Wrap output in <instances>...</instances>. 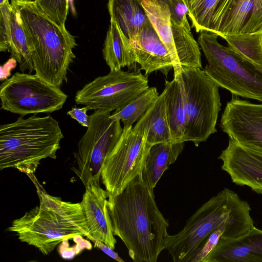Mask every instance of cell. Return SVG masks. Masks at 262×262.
I'll return each mask as SVG.
<instances>
[{
    "label": "cell",
    "instance_id": "cell-1",
    "mask_svg": "<svg viewBox=\"0 0 262 262\" xmlns=\"http://www.w3.org/2000/svg\"><path fill=\"white\" fill-rule=\"evenodd\" d=\"M108 194L114 235L122 241L134 262H156L165 249L169 224L154 191L138 176L120 193Z\"/></svg>",
    "mask_w": 262,
    "mask_h": 262
},
{
    "label": "cell",
    "instance_id": "cell-2",
    "mask_svg": "<svg viewBox=\"0 0 262 262\" xmlns=\"http://www.w3.org/2000/svg\"><path fill=\"white\" fill-rule=\"evenodd\" d=\"M250 205L232 190L224 188L202 205L178 233L164 246L174 262H192L210 234L222 229V237L235 238L254 227Z\"/></svg>",
    "mask_w": 262,
    "mask_h": 262
},
{
    "label": "cell",
    "instance_id": "cell-3",
    "mask_svg": "<svg viewBox=\"0 0 262 262\" xmlns=\"http://www.w3.org/2000/svg\"><path fill=\"white\" fill-rule=\"evenodd\" d=\"M15 8L30 49L35 74L60 88L67 81L77 44L66 29L52 20L34 0H10Z\"/></svg>",
    "mask_w": 262,
    "mask_h": 262
},
{
    "label": "cell",
    "instance_id": "cell-4",
    "mask_svg": "<svg viewBox=\"0 0 262 262\" xmlns=\"http://www.w3.org/2000/svg\"><path fill=\"white\" fill-rule=\"evenodd\" d=\"M39 195V205L13 221L8 229L21 242L48 255L61 242L89 235L81 203L65 202L42 191Z\"/></svg>",
    "mask_w": 262,
    "mask_h": 262
},
{
    "label": "cell",
    "instance_id": "cell-5",
    "mask_svg": "<svg viewBox=\"0 0 262 262\" xmlns=\"http://www.w3.org/2000/svg\"><path fill=\"white\" fill-rule=\"evenodd\" d=\"M63 135L51 116L35 115L0 126V170L13 168L33 174L41 160L56 158Z\"/></svg>",
    "mask_w": 262,
    "mask_h": 262
},
{
    "label": "cell",
    "instance_id": "cell-6",
    "mask_svg": "<svg viewBox=\"0 0 262 262\" xmlns=\"http://www.w3.org/2000/svg\"><path fill=\"white\" fill-rule=\"evenodd\" d=\"M218 36L211 31L200 32L198 43L208 62L203 70L233 95L262 102V70L229 47L219 43Z\"/></svg>",
    "mask_w": 262,
    "mask_h": 262
},
{
    "label": "cell",
    "instance_id": "cell-7",
    "mask_svg": "<svg viewBox=\"0 0 262 262\" xmlns=\"http://www.w3.org/2000/svg\"><path fill=\"white\" fill-rule=\"evenodd\" d=\"M173 78L180 87L186 118L184 142L198 146L216 132L221 106L219 86L198 68L182 67Z\"/></svg>",
    "mask_w": 262,
    "mask_h": 262
},
{
    "label": "cell",
    "instance_id": "cell-8",
    "mask_svg": "<svg viewBox=\"0 0 262 262\" xmlns=\"http://www.w3.org/2000/svg\"><path fill=\"white\" fill-rule=\"evenodd\" d=\"M149 120L150 107L134 126L123 127L119 139L106 157L101 180L108 194L120 193L136 177H141L151 147L147 143Z\"/></svg>",
    "mask_w": 262,
    "mask_h": 262
},
{
    "label": "cell",
    "instance_id": "cell-9",
    "mask_svg": "<svg viewBox=\"0 0 262 262\" xmlns=\"http://www.w3.org/2000/svg\"><path fill=\"white\" fill-rule=\"evenodd\" d=\"M35 74L17 72L1 85V108L24 116L62 108L68 95Z\"/></svg>",
    "mask_w": 262,
    "mask_h": 262
},
{
    "label": "cell",
    "instance_id": "cell-10",
    "mask_svg": "<svg viewBox=\"0 0 262 262\" xmlns=\"http://www.w3.org/2000/svg\"><path fill=\"white\" fill-rule=\"evenodd\" d=\"M111 112L95 110L78 142L75 153L77 167L73 170L84 186L91 181L99 182L105 159L122 134L121 121L111 119Z\"/></svg>",
    "mask_w": 262,
    "mask_h": 262
},
{
    "label": "cell",
    "instance_id": "cell-11",
    "mask_svg": "<svg viewBox=\"0 0 262 262\" xmlns=\"http://www.w3.org/2000/svg\"><path fill=\"white\" fill-rule=\"evenodd\" d=\"M147 75L140 69L130 72L110 70L78 91L74 100L88 110L119 111L148 88Z\"/></svg>",
    "mask_w": 262,
    "mask_h": 262
},
{
    "label": "cell",
    "instance_id": "cell-12",
    "mask_svg": "<svg viewBox=\"0 0 262 262\" xmlns=\"http://www.w3.org/2000/svg\"><path fill=\"white\" fill-rule=\"evenodd\" d=\"M141 3L171 58L174 75L182 67L202 69L199 45L188 21L176 23L170 19L168 6L162 0H141Z\"/></svg>",
    "mask_w": 262,
    "mask_h": 262
},
{
    "label": "cell",
    "instance_id": "cell-13",
    "mask_svg": "<svg viewBox=\"0 0 262 262\" xmlns=\"http://www.w3.org/2000/svg\"><path fill=\"white\" fill-rule=\"evenodd\" d=\"M220 127L229 139L262 154V103H252L233 95L223 112Z\"/></svg>",
    "mask_w": 262,
    "mask_h": 262
},
{
    "label": "cell",
    "instance_id": "cell-14",
    "mask_svg": "<svg viewBox=\"0 0 262 262\" xmlns=\"http://www.w3.org/2000/svg\"><path fill=\"white\" fill-rule=\"evenodd\" d=\"M212 32L222 37L262 32V0H225Z\"/></svg>",
    "mask_w": 262,
    "mask_h": 262
},
{
    "label": "cell",
    "instance_id": "cell-15",
    "mask_svg": "<svg viewBox=\"0 0 262 262\" xmlns=\"http://www.w3.org/2000/svg\"><path fill=\"white\" fill-rule=\"evenodd\" d=\"M219 159L223 161L222 169L229 174L233 182L262 193V154L229 139Z\"/></svg>",
    "mask_w": 262,
    "mask_h": 262
},
{
    "label": "cell",
    "instance_id": "cell-16",
    "mask_svg": "<svg viewBox=\"0 0 262 262\" xmlns=\"http://www.w3.org/2000/svg\"><path fill=\"white\" fill-rule=\"evenodd\" d=\"M84 187L80 203L88 224V235L114 250L117 242L107 208L108 193L100 187L99 182H89Z\"/></svg>",
    "mask_w": 262,
    "mask_h": 262
},
{
    "label": "cell",
    "instance_id": "cell-17",
    "mask_svg": "<svg viewBox=\"0 0 262 262\" xmlns=\"http://www.w3.org/2000/svg\"><path fill=\"white\" fill-rule=\"evenodd\" d=\"M129 41L135 62L146 75L160 71L167 76L173 69L168 52L150 21Z\"/></svg>",
    "mask_w": 262,
    "mask_h": 262
},
{
    "label": "cell",
    "instance_id": "cell-18",
    "mask_svg": "<svg viewBox=\"0 0 262 262\" xmlns=\"http://www.w3.org/2000/svg\"><path fill=\"white\" fill-rule=\"evenodd\" d=\"M203 262H262V230L254 227L237 237H221Z\"/></svg>",
    "mask_w": 262,
    "mask_h": 262
},
{
    "label": "cell",
    "instance_id": "cell-19",
    "mask_svg": "<svg viewBox=\"0 0 262 262\" xmlns=\"http://www.w3.org/2000/svg\"><path fill=\"white\" fill-rule=\"evenodd\" d=\"M184 142L159 143L150 147L143 168L141 179L154 191L164 172L174 163L184 149Z\"/></svg>",
    "mask_w": 262,
    "mask_h": 262
},
{
    "label": "cell",
    "instance_id": "cell-20",
    "mask_svg": "<svg viewBox=\"0 0 262 262\" xmlns=\"http://www.w3.org/2000/svg\"><path fill=\"white\" fill-rule=\"evenodd\" d=\"M107 8L111 19L117 23L129 40L150 21L138 0H108Z\"/></svg>",
    "mask_w": 262,
    "mask_h": 262
},
{
    "label": "cell",
    "instance_id": "cell-21",
    "mask_svg": "<svg viewBox=\"0 0 262 262\" xmlns=\"http://www.w3.org/2000/svg\"><path fill=\"white\" fill-rule=\"evenodd\" d=\"M102 53L110 70H120L125 67H133L136 63L129 39L112 19L110 20Z\"/></svg>",
    "mask_w": 262,
    "mask_h": 262
},
{
    "label": "cell",
    "instance_id": "cell-22",
    "mask_svg": "<svg viewBox=\"0 0 262 262\" xmlns=\"http://www.w3.org/2000/svg\"><path fill=\"white\" fill-rule=\"evenodd\" d=\"M163 91L171 142H184L186 118L182 95L177 80L173 78L171 81L165 80Z\"/></svg>",
    "mask_w": 262,
    "mask_h": 262
},
{
    "label": "cell",
    "instance_id": "cell-23",
    "mask_svg": "<svg viewBox=\"0 0 262 262\" xmlns=\"http://www.w3.org/2000/svg\"><path fill=\"white\" fill-rule=\"evenodd\" d=\"M9 18V37L11 58L19 63L21 72L29 71L31 74L34 70L31 53L28 45L26 35L18 18L15 8L11 4Z\"/></svg>",
    "mask_w": 262,
    "mask_h": 262
},
{
    "label": "cell",
    "instance_id": "cell-24",
    "mask_svg": "<svg viewBox=\"0 0 262 262\" xmlns=\"http://www.w3.org/2000/svg\"><path fill=\"white\" fill-rule=\"evenodd\" d=\"M225 0H184L188 9V16L196 32H212L214 23Z\"/></svg>",
    "mask_w": 262,
    "mask_h": 262
},
{
    "label": "cell",
    "instance_id": "cell-25",
    "mask_svg": "<svg viewBox=\"0 0 262 262\" xmlns=\"http://www.w3.org/2000/svg\"><path fill=\"white\" fill-rule=\"evenodd\" d=\"M222 37L236 53L262 70V32L229 34Z\"/></svg>",
    "mask_w": 262,
    "mask_h": 262
},
{
    "label": "cell",
    "instance_id": "cell-26",
    "mask_svg": "<svg viewBox=\"0 0 262 262\" xmlns=\"http://www.w3.org/2000/svg\"><path fill=\"white\" fill-rule=\"evenodd\" d=\"M159 95L156 87H149L123 108L116 111L110 118L120 120L123 124V127L133 126L149 109Z\"/></svg>",
    "mask_w": 262,
    "mask_h": 262
},
{
    "label": "cell",
    "instance_id": "cell-27",
    "mask_svg": "<svg viewBox=\"0 0 262 262\" xmlns=\"http://www.w3.org/2000/svg\"><path fill=\"white\" fill-rule=\"evenodd\" d=\"M171 140L163 91L150 107L149 127L147 143L151 146L157 143L167 142Z\"/></svg>",
    "mask_w": 262,
    "mask_h": 262
},
{
    "label": "cell",
    "instance_id": "cell-28",
    "mask_svg": "<svg viewBox=\"0 0 262 262\" xmlns=\"http://www.w3.org/2000/svg\"><path fill=\"white\" fill-rule=\"evenodd\" d=\"M42 10L55 23L66 27L70 9L68 0H34Z\"/></svg>",
    "mask_w": 262,
    "mask_h": 262
},
{
    "label": "cell",
    "instance_id": "cell-29",
    "mask_svg": "<svg viewBox=\"0 0 262 262\" xmlns=\"http://www.w3.org/2000/svg\"><path fill=\"white\" fill-rule=\"evenodd\" d=\"M11 6L10 0L0 4V51H9V18Z\"/></svg>",
    "mask_w": 262,
    "mask_h": 262
},
{
    "label": "cell",
    "instance_id": "cell-30",
    "mask_svg": "<svg viewBox=\"0 0 262 262\" xmlns=\"http://www.w3.org/2000/svg\"><path fill=\"white\" fill-rule=\"evenodd\" d=\"M168 7L171 20L184 23L187 20L188 9L184 0H162Z\"/></svg>",
    "mask_w": 262,
    "mask_h": 262
},
{
    "label": "cell",
    "instance_id": "cell-31",
    "mask_svg": "<svg viewBox=\"0 0 262 262\" xmlns=\"http://www.w3.org/2000/svg\"><path fill=\"white\" fill-rule=\"evenodd\" d=\"M223 234L224 231L222 229L215 230L210 234L192 262H203L206 257L215 247Z\"/></svg>",
    "mask_w": 262,
    "mask_h": 262
},
{
    "label": "cell",
    "instance_id": "cell-32",
    "mask_svg": "<svg viewBox=\"0 0 262 262\" xmlns=\"http://www.w3.org/2000/svg\"><path fill=\"white\" fill-rule=\"evenodd\" d=\"M88 111L86 106L79 108L73 107L67 112V115L76 120L81 125L88 127L90 121V116H88Z\"/></svg>",
    "mask_w": 262,
    "mask_h": 262
},
{
    "label": "cell",
    "instance_id": "cell-33",
    "mask_svg": "<svg viewBox=\"0 0 262 262\" xmlns=\"http://www.w3.org/2000/svg\"><path fill=\"white\" fill-rule=\"evenodd\" d=\"M86 237L90 239L94 244V247L99 248L107 255L112 258L119 262H124V261L118 255V253L115 252L113 249H111L104 243L99 241L90 235L86 236Z\"/></svg>",
    "mask_w": 262,
    "mask_h": 262
},
{
    "label": "cell",
    "instance_id": "cell-34",
    "mask_svg": "<svg viewBox=\"0 0 262 262\" xmlns=\"http://www.w3.org/2000/svg\"><path fill=\"white\" fill-rule=\"evenodd\" d=\"M69 4V7L70 9V10L73 14H75V9L74 7V0H68Z\"/></svg>",
    "mask_w": 262,
    "mask_h": 262
},
{
    "label": "cell",
    "instance_id": "cell-35",
    "mask_svg": "<svg viewBox=\"0 0 262 262\" xmlns=\"http://www.w3.org/2000/svg\"><path fill=\"white\" fill-rule=\"evenodd\" d=\"M6 0H0V4H2L3 3H4Z\"/></svg>",
    "mask_w": 262,
    "mask_h": 262
},
{
    "label": "cell",
    "instance_id": "cell-36",
    "mask_svg": "<svg viewBox=\"0 0 262 262\" xmlns=\"http://www.w3.org/2000/svg\"><path fill=\"white\" fill-rule=\"evenodd\" d=\"M138 1H141V0H138Z\"/></svg>",
    "mask_w": 262,
    "mask_h": 262
}]
</instances>
